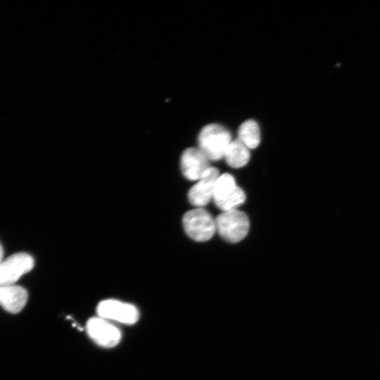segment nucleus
<instances>
[{"instance_id": "obj_1", "label": "nucleus", "mask_w": 380, "mask_h": 380, "mask_svg": "<svg viewBox=\"0 0 380 380\" xmlns=\"http://www.w3.org/2000/svg\"><path fill=\"white\" fill-rule=\"evenodd\" d=\"M232 141L231 134L226 128L218 124H209L198 134V148L210 160H218L224 158Z\"/></svg>"}, {"instance_id": "obj_2", "label": "nucleus", "mask_w": 380, "mask_h": 380, "mask_svg": "<svg viewBox=\"0 0 380 380\" xmlns=\"http://www.w3.org/2000/svg\"><path fill=\"white\" fill-rule=\"evenodd\" d=\"M215 220L216 231L227 242H239L248 232V217L245 213L237 209L223 211Z\"/></svg>"}, {"instance_id": "obj_3", "label": "nucleus", "mask_w": 380, "mask_h": 380, "mask_svg": "<svg viewBox=\"0 0 380 380\" xmlns=\"http://www.w3.org/2000/svg\"><path fill=\"white\" fill-rule=\"evenodd\" d=\"M216 206L223 211L235 210L246 200L244 191L236 184L234 177L228 173L219 175L213 194Z\"/></svg>"}, {"instance_id": "obj_4", "label": "nucleus", "mask_w": 380, "mask_h": 380, "mask_svg": "<svg viewBox=\"0 0 380 380\" xmlns=\"http://www.w3.org/2000/svg\"><path fill=\"white\" fill-rule=\"evenodd\" d=\"M182 222L186 234L196 241L210 239L216 231L215 220L202 208L186 212Z\"/></svg>"}, {"instance_id": "obj_5", "label": "nucleus", "mask_w": 380, "mask_h": 380, "mask_svg": "<svg viewBox=\"0 0 380 380\" xmlns=\"http://www.w3.org/2000/svg\"><path fill=\"white\" fill-rule=\"evenodd\" d=\"M96 312L99 317L125 324L136 323L139 317V310L134 305L114 299L100 302Z\"/></svg>"}, {"instance_id": "obj_6", "label": "nucleus", "mask_w": 380, "mask_h": 380, "mask_svg": "<svg viewBox=\"0 0 380 380\" xmlns=\"http://www.w3.org/2000/svg\"><path fill=\"white\" fill-rule=\"evenodd\" d=\"M33 258L27 253H14L0 263V285L15 283L34 267Z\"/></svg>"}, {"instance_id": "obj_7", "label": "nucleus", "mask_w": 380, "mask_h": 380, "mask_svg": "<svg viewBox=\"0 0 380 380\" xmlns=\"http://www.w3.org/2000/svg\"><path fill=\"white\" fill-rule=\"evenodd\" d=\"M89 336L99 346L103 348H113L121 339V332L110 321L101 317L89 319L86 325Z\"/></svg>"}, {"instance_id": "obj_8", "label": "nucleus", "mask_w": 380, "mask_h": 380, "mask_svg": "<svg viewBox=\"0 0 380 380\" xmlns=\"http://www.w3.org/2000/svg\"><path fill=\"white\" fill-rule=\"evenodd\" d=\"M209 159L198 148H188L180 158L183 175L189 180H199L210 167Z\"/></svg>"}, {"instance_id": "obj_9", "label": "nucleus", "mask_w": 380, "mask_h": 380, "mask_svg": "<svg viewBox=\"0 0 380 380\" xmlns=\"http://www.w3.org/2000/svg\"><path fill=\"white\" fill-rule=\"evenodd\" d=\"M217 168L210 167L204 175L189 191L190 203L198 208L207 205L213 198L215 184L219 177Z\"/></svg>"}, {"instance_id": "obj_10", "label": "nucleus", "mask_w": 380, "mask_h": 380, "mask_svg": "<svg viewBox=\"0 0 380 380\" xmlns=\"http://www.w3.org/2000/svg\"><path fill=\"white\" fill-rule=\"evenodd\" d=\"M28 293L26 289L15 284L0 285V306L6 311L16 314L27 303Z\"/></svg>"}, {"instance_id": "obj_11", "label": "nucleus", "mask_w": 380, "mask_h": 380, "mask_svg": "<svg viewBox=\"0 0 380 380\" xmlns=\"http://www.w3.org/2000/svg\"><path fill=\"white\" fill-rule=\"evenodd\" d=\"M224 158L232 167L239 168L246 165L250 158L249 148L238 139L232 140L228 146Z\"/></svg>"}, {"instance_id": "obj_12", "label": "nucleus", "mask_w": 380, "mask_h": 380, "mask_svg": "<svg viewBox=\"0 0 380 380\" xmlns=\"http://www.w3.org/2000/svg\"><path fill=\"white\" fill-rule=\"evenodd\" d=\"M247 148L253 149L260 142V130L256 121L249 119L239 127L238 138Z\"/></svg>"}, {"instance_id": "obj_13", "label": "nucleus", "mask_w": 380, "mask_h": 380, "mask_svg": "<svg viewBox=\"0 0 380 380\" xmlns=\"http://www.w3.org/2000/svg\"><path fill=\"white\" fill-rule=\"evenodd\" d=\"M3 257H4V249H3V247L0 243V263L2 262L3 260Z\"/></svg>"}]
</instances>
